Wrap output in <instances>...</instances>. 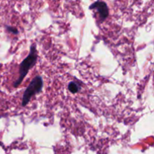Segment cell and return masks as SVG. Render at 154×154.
<instances>
[{"mask_svg": "<svg viewBox=\"0 0 154 154\" xmlns=\"http://www.w3.org/2000/svg\"><path fill=\"white\" fill-rule=\"evenodd\" d=\"M42 87H43V79L40 75H37L32 80L24 91L22 100V105L25 107L26 104H28L33 95L39 93L42 91Z\"/></svg>", "mask_w": 154, "mask_h": 154, "instance_id": "cell-2", "label": "cell"}, {"mask_svg": "<svg viewBox=\"0 0 154 154\" xmlns=\"http://www.w3.org/2000/svg\"><path fill=\"white\" fill-rule=\"evenodd\" d=\"M37 51H36V47L35 44L32 45L31 48H30V52L29 54L24 59L21 63L19 69V77L16 82L14 84V87H17L22 83L23 80L26 77V75L28 73L29 70L31 69L32 67L34 66L35 64L36 61H37Z\"/></svg>", "mask_w": 154, "mask_h": 154, "instance_id": "cell-1", "label": "cell"}, {"mask_svg": "<svg viewBox=\"0 0 154 154\" xmlns=\"http://www.w3.org/2000/svg\"><path fill=\"white\" fill-rule=\"evenodd\" d=\"M68 88H69V90L73 94L77 93V92L79 91V90H80L79 85H78V83L75 82H72L69 83Z\"/></svg>", "mask_w": 154, "mask_h": 154, "instance_id": "cell-4", "label": "cell"}, {"mask_svg": "<svg viewBox=\"0 0 154 154\" xmlns=\"http://www.w3.org/2000/svg\"><path fill=\"white\" fill-rule=\"evenodd\" d=\"M90 9H96L97 12L99 13L102 21H104L106 19L107 17L109 14V11H108V5L105 2L102 0H98L97 2L92 4L90 7Z\"/></svg>", "mask_w": 154, "mask_h": 154, "instance_id": "cell-3", "label": "cell"}, {"mask_svg": "<svg viewBox=\"0 0 154 154\" xmlns=\"http://www.w3.org/2000/svg\"><path fill=\"white\" fill-rule=\"evenodd\" d=\"M8 30L9 31L13 32V33H14V34L17 33V30L15 28H12V27H8Z\"/></svg>", "mask_w": 154, "mask_h": 154, "instance_id": "cell-5", "label": "cell"}]
</instances>
